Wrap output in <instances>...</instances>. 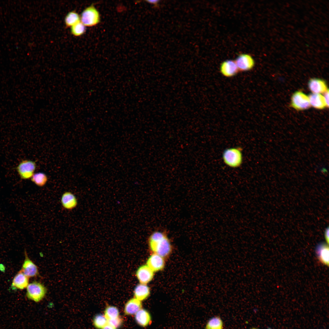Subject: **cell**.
Segmentation results:
<instances>
[{
	"mask_svg": "<svg viewBox=\"0 0 329 329\" xmlns=\"http://www.w3.org/2000/svg\"><path fill=\"white\" fill-rule=\"evenodd\" d=\"M223 158L224 163L227 165L232 168L239 167L242 162L241 148L238 147L226 149L223 153Z\"/></svg>",
	"mask_w": 329,
	"mask_h": 329,
	"instance_id": "obj_3",
	"label": "cell"
},
{
	"mask_svg": "<svg viewBox=\"0 0 329 329\" xmlns=\"http://www.w3.org/2000/svg\"><path fill=\"white\" fill-rule=\"evenodd\" d=\"M80 21L85 27L96 25L100 21V16L97 9L91 5L84 9L80 16Z\"/></svg>",
	"mask_w": 329,
	"mask_h": 329,
	"instance_id": "obj_4",
	"label": "cell"
},
{
	"mask_svg": "<svg viewBox=\"0 0 329 329\" xmlns=\"http://www.w3.org/2000/svg\"><path fill=\"white\" fill-rule=\"evenodd\" d=\"M86 31V27L81 22H78L71 27V32L72 35L76 37L80 36L83 34Z\"/></svg>",
	"mask_w": 329,
	"mask_h": 329,
	"instance_id": "obj_25",
	"label": "cell"
},
{
	"mask_svg": "<svg viewBox=\"0 0 329 329\" xmlns=\"http://www.w3.org/2000/svg\"><path fill=\"white\" fill-rule=\"evenodd\" d=\"M310 106L319 109L327 107L323 95L321 94L312 93L309 96Z\"/></svg>",
	"mask_w": 329,
	"mask_h": 329,
	"instance_id": "obj_19",
	"label": "cell"
},
{
	"mask_svg": "<svg viewBox=\"0 0 329 329\" xmlns=\"http://www.w3.org/2000/svg\"><path fill=\"white\" fill-rule=\"evenodd\" d=\"M61 203L65 209L71 210L75 208L78 204L77 198L75 195L70 192L66 191L62 195Z\"/></svg>",
	"mask_w": 329,
	"mask_h": 329,
	"instance_id": "obj_11",
	"label": "cell"
},
{
	"mask_svg": "<svg viewBox=\"0 0 329 329\" xmlns=\"http://www.w3.org/2000/svg\"><path fill=\"white\" fill-rule=\"evenodd\" d=\"M104 313V315L108 320L114 319L119 316L118 309L113 306H107L105 309Z\"/></svg>",
	"mask_w": 329,
	"mask_h": 329,
	"instance_id": "obj_24",
	"label": "cell"
},
{
	"mask_svg": "<svg viewBox=\"0 0 329 329\" xmlns=\"http://www.w3.org/2000/svg\"><path fill=\"white\" fill-rule=\"evenodd\" d=\"M135 315V320L140 326L145 327L150 324L151 322V316L147 310L142 308Z\"/></svg>",
	"mask_w": 329,
	"mask_h": 329,
	"instance_id": "obj_16",
	"label": "cell"
},
{
	"mask_svg": "<svg viewBox=\"0 0 329 329\" xmlns=\"http://www.w3.org/2000/svg\"><path fill=\"white\" fill-rule=\"evenodd\" d=\"M31 179L32 181L35 185L40 187L45 185L48 180L47 176L42 172L34 173Z\"/></svg>",
	"mask_w": 329,
	"mask_h": 329,
	"instance_id": "obj_21",
	"label": "cell"
},
{
	"mask_svg": "<svg viewBox=\"0 0 329 329\" xmlns=\"http://www.w3.org/2000/svg\"><path fill=\"white\" fill-rule=\"evenodd\" d=\"M147 1L148 2H149V3H150L152 4H157L158 3L159 1L158 0H148Z\"/></svg>",
	"mask_w": 329,
	"mask_h": 329,
	"instance_id": "obj_30",
	"label": "cell"
},
{
	"mask_svg": "<svg viewBox=\"0 0 329 329\" xmlns=\"http://www.w3.org/2000/svg\"><path fill=\"white\" fill-rule=\"evenodd\" d=\"M102 329H116L112 326L108 324L106 325Z\"/></svg>",
	"mask_w": 329,
	"mask_h": 329,
	"instance_id": "obj_29",
	"label": "cell"
},
{
	"mask_svg": "<svg viewBox=\"0 0 329 329\" xmlns=\"http://www.w3.org/2000/svg\"><path fill=\"white\" fill-rule=\"evenodd\" d=\"M308 86L312 93H324L328 90L325 82L322 80L318 78L310 79L308 83Z\"/></svg>",
	"mask_w": 329,
	"mask_h": 329,
	"instance_id": "obj_14",
	"label": "cell"
},
{
	"mask_svg": "<svg viewBox=\"0 0 329 329\" xmlns=\"http://www.w3.org/2000/svg\"><path fill=\"white\" fill-rule=\"evenodd\" d=\"M220 70L222 75L227 77H233L239 72L235 60H232L223 62L220 65Z\"/></svg>",
	"mask_w": 329,
	"mask_h": 329,
	"instance_id": "obj_9",
	"label": "cell"
},
{
	"mask_svg": "<svg viewBox=\"0 0 329 329\" xmlns=\"http://www.w3.org/2000/svg\"><path fill=\"white\" fill-rule=\"evenodd\" d=\"M123 323V319L119 316L114 319L108 320V324L116 329L121 327Z\"/></svg>",
	"mask_w": 329,
	"mask_h": 329,
	"instance_id": "obj_26",
	"label": "cell"
},
{
	"mask_svg": "<svg viewBox=\"0 0 329 329\" xmlns=\"http://www.w3.org/2000/svg\"><path fill=\"white\" fill-rule=\"evenodd\" d=\"M329 247L328 244L321 242L316 248V252L319 260L324 264L329 265Z\"/></svg>",
	"mask_w": 329,
	"mask_h": 329,
	"instance_id": "obj_15",
	"label": "cell"
},
{
	"mask_svg": "<svg viewBox=\"0 0 329 329\" xmlns=\"http://www.w3.org/2000/svg\"><path fill=\"white\" fill-rule=\"evenodd\" d=\"M324 95H323L326 103L327 107H328L329 106V90H328L326 92L324 93Z\"/></svg>",
	"mask_w": 329,
	"mask_h": 329,
	"instance_id": "obj_27",
	"label": "cell"
},
{
	"mask_svg": "<svg viewBox=\"0 0 329 329\" xmlns=\"http://www.w3.org/2000/svg\"><path fill=\"white\" fill-rule=\"evenodd\" d=\"M94 327L98 329H102L108 324V320L104 315L98 314L95 315L93 320Z\"/></svg>",
	"mask_w": 329,
	"mask_h": 329,
	"instance_id": "obj_23",
	"label": "cell"
},
{
	"mask_svg": "<svg viewBox=\"0 0 329 329\" xmlns=\"http://www.w3.org/2000/svg\"><path fill=\"white\" fill-rule=\"evenodd\" d=\"M223 322L221 318L218 317H215L208 321L205 329H223Z\"/></svg>",
	"mask_w": 329,
	"mask_h": 329,
	"instance_id": "obj_22",
	"label": "cell"
},
{
	"mask_svg": "<svg viewBox=\"0 0 329 329\" xmlns=\"http://www.w3.org/2000/svg\"><path fill=\"white\" fill-rule=\"evenodd\" d=\"M154 273L147 265H143L138 269L136 275L140 283L147 284L152 279Z\"/></svg>",
	"mask_w": 329,
	"mask_h": 329,
	"instance_id": "obj_10",
	"label": "cell"
},
{
	"mask_svg": "<svg viewBox=\"0 0 329 329\" xmlns=\"http://www.w3.org/2000/svg\"><path fill=\"white\" fill-rule=\"evenodd\" d=\"M29 278L20 270L15 275L12 281L11 288L12 290H23L27 288L29 282Z\"/></svg>",
	"mask_w": 329,
	"mask_h": 329,
	"instance_id": "obj_12",
	"label": "cell"
},
{
	"mask_svg": "<svg viewBox=\"0 0 329 329\" xmlns=\"http://www.w3.org/2000/svg\"><path fill=\"white\" fill-rule=\"evenodd\" d=\"M36 168V164L35 161L24 160L19 163L16 169L21 179H28L31 178Z\"/></svg>",
	"mask_w": 329,
	"mask_h": 329,
	"instance_id": "obj_5",
	"label": "cell"
},
{
	"mask_svg": "<svg viewBox=\"0 0 329 329\" xmlns=\"http://www.w3.org/2000/svg\"><path fill=\"white\" fill-rule=\"evenodd\" d=\"M251 329H256V328H253Z\"/></svg>",
	"mask_w": 329,
	"mask_h": 329,
	"instance_id": "obj_31",
	"label": "cell"
},
{
	"mask_svg": "<svg viewBox=\"0 0 329 329\" xmlns=\"http://www.w3.org/2000/svg\"><path fill=\"white\" fill-rule=\"evenodd\" d=\"M150 289L147 284L140 283L135 287L134 294L135 298L141 301L147 299L150 294Z\"/></svg>",
	"mask_w": 329,
	"mask_h": 329,
	"instance_id": "obj_18",
	"label": "cell"
},
{
	"mask_svg": "<svg viewBox=\"0 0 329 329\" xmlns=\"http://www.w3.org/2000/svg\"><path fill=\"white\" fill-rule=\"evenodd\" d=\"M239 71L246 72L252 70L255 65L253 57L248 54H239L235 60Z\"/></svg>",
	"mask_w": 329,
	"mask_h": 329,
	"instance_id": "obj_7",
	"label": "cell"
},
{
	"mask_svg": "<svg viewBox=\"0 0 329 329\" xmlns=\"http://www.w3.org/2000/svg\"><path fill=\"white\" fill-rule=\"evenodd\" d=\"M291 104L293 108L298 110L307 109L311 106L308 96L301 91H296L293 94Z\"/></svg>",
	"mask_w": 329,
	"mask_h": 329,
	"instance_id": "obj_6",
	"label": "cell"
},
{
	"mask_svg": "<svg viewBox=\"0 0 329 329\" xmlns=\"http://www.w3.org/2000/svg\"><path fill=\"white\" fill-rule=\"evenodd\" d=\"M80 21V16L75 11L69 12L66 16L64 19L65 23L67 27H71Z\"/></svg>",
	"mask_w": 329,
	"mask_h": 329,
	"instance_id": "obj_20",
	"label": "cell"
},
{
	"mask_svg": "<svg viewBox=\"0 0 329 329\" xmlns=\"http://www.w3.org/2000/svg\"><path fill=\"white\" fill-rule=\"evenodd\" d=\"M324 236L325 239L327 242V243L328 244L329 243V229L328 228H327L324 232Z\"/></svg>",
	"mask_w": 329,
	"mask_h": 329,
	"instance_id": "obj_28",
	"label": "cell"
},
{
	"mask_svg": "<svg viewBox=\"0 0 329 329\" xmlns=\"http://www.w3.org/2000/svg\"><path fill=\"white\" fill-rule=\"evenodd\" d=\"M142 307L141 301L135 298L131 299L129 300L125 305L124 313L126 315L135 314L142 308Z\"/></svg>",
	"mask_w": 329,
	"mask_h": 329,
	"instance_id": "obj_17",
	"label": "cell"
},
{
	"mask_svg": "<svg viewBox=\"0 0 329 329\" xmlns=\"http://www.w3.org/2000/svg\"><path fill=\"white\" fill-rule=\"evenodd\" d=\"M154 272L162 270L164 266V258L154 253L148 259L146 264Z\"/></svg>",
	"mask_w": 329,
	"mask_h": 329,
	"instance_id": "obj_13",
	"label": "cell"
},
{
	"mask_svg": "<svg viewBox=\"0 0 329 329\" xmlns=\"http://www.w3.org/2000/svg\"><path fill=\"white\" fill-rule=\"evenodd\" d=\"M25 256V259L20 271L28 278L37 276L39 275L37 267L29 258L26 251Z\"/></svg>",
	"mask_w": 329,
	"mask_h": 329,
	"instance_id": "obj_8",
	"label": "cell"
},
{
	"mask_svg": "<svg viewBox=\"0 0 329 329\" xmlns=\"http://www.w3.org/2000/svg\"><path fill=\"white\" fill-rule=\"evenodd\" d=\"M149 246L154 253L163 258L168 256L172 249L171 241L165 231L161 230L154 231L148 239Z\"/></svg>",
	"mask_w": 329,
	"mask_h": 329,
	"instance_id": "obj_1",
	"label": "cell"
},
{
	"mask_svg": "<svg viewBox=\"0 0 329 329\" xmlns=\"http://www.w3.org/2000/svg\"><path fill=\"white\" fill-rule=\"evenodd\" d=\"M47 290L41 283L34 281L27 287L26 296L29 299L35 302H40L45 297Z\"/></svg>",
	"mask_w": 329,
	"mask_h": 329,
	"instance_id": "obj_2",
	"label": "cell"
}]
</instances>
